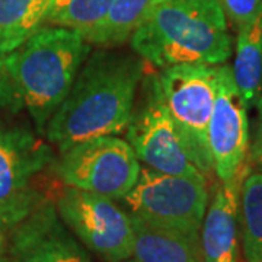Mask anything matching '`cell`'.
Wrapping results in <instances>:
<instances>
[{"instance_id":"obj_1","label":"cell","mask_w":262,"mask_h":262,"mask_svg":"<svg viewBox=\"0 0 262 262\" xmlns=\"http://www.w3.org/2000/svg\"><path fill=\"white\" fill-rule=\"evenodd\" d=\"M144 73V60L139 56L111 48L91 53L48 121V143L60 153L79 141L121 134L130 122Z\"/></svg>"},{"instance_id":"obj_2","label":"cell","mask_w":262,"mask_h":262,"mask_svg":"<svg viewBox=\"0 0 262 262\" xmlns=\"http://www.w3.org/2000/svg\"><path fill=\"white\" fill-rule=\"evenodd\" d=\"M92 46L73 29L46 25L0 56V108L31 115L38 134L63 102Z\"/></svg>"},{"instance_id":"obj_3","label":"cell","mask_w":262,"mask_h":262,"mask_svg":"<svg viewBox=\"0 0 262 262\" xmlns=\"http://www.w3.org/2000/svg\"><path fill=\"white\" fill-rule=\"evenodd\" d=\"M131 48L159 69L225 64L233 39L219 0H162L134 32Z\"/></svg>"},{"instance_id":"obj_4","label":"cell","mask_w":262,"mask_h":262,"mask_svg":"<svg viewBox=\"0 0 262 262\" xmlns=\"http://www.w3.org/2000/svg\"><path fill=\"white\" fill-rule=\"evenodd\" d=\"M125 140L146 168L169 175L204 177L170 117L155 72L144 73L141 79Z\"/></svg>"},{"instance_id":"obj_5","label":"cell","mask_w":262,"mask_h":262,"mask_svg":"<svg viewBox=\"0 0 262 262\" xmlns=\"http://www.w3.org/2000/svg\"><path fill=\"white\" fill-rule=\"evenodd\" d=\"M206 177L169 175L141 168L140 177L121 201L146 223L200 236L208 206Z\"/></svg>"},{"instance_id":"obj_6","label":"cell","mask_w":262,"mask_h":262,"mask_svg":"<svg viewBox=\"0 0 262 262\" xmlns=\"http://www.w3.org/2000/svg\"><path fill=\"white\" fill-rule=\"evenodd\" d=\"M140 160L127 140L101 136L60 151L53 172L66 187L122 200L140 177Z\"/></svg>"},{"instance_id":"obj_7","label":"cell","mask_w":262,"mask_h":262,"mask_svg":"<svg viewBox=\"0 0 262 262\" xmlns=\"http://www.w3.org/2000/svg\"><path fill=\"white\" fill-rule=\"evenodd\" d=\"M159 82L169 113L196 168L214 175L208 150V124L217 94V66L179 64L160 69Z\"/></svg>"},{"instance_id":"obj_8","label":"cell","mask_w":262,"mask_h":262,"mask_svg":"<svg viewBox=\"0 0 262 262\" xmlns=\"http://www.w3.org/2000/svg\"><path fill=\"white\" fill-rule=\"evenodd\" d=\"M54 206L66 227L103 261L121 262L133 256L131 215L115 200L66 187L57 194Z\"/></svg>"},{"instance_id":"obj_9","label":"cell","mask_w":262,"mask_h":262,"mask_svg":"<svg viewBox=\"0 0 262 262\" xmlns=\"http://www.w3.org/2000/svg\"><path fill=\"white\" fill-rule=\"evenodd\" d=\"M207 139L214 175L220 182L232 181L249 166L248 105L227 64L217 66V94Z\"/></svg>"},{"instance_id":"obj_10","label":"cell","mask_w":262,"mask_h":262,"mask_svg":"<svg viewBox=\"0 0 262 262\" xmlns=\"http://www.w3.org/2000/svg\"><path fill=\"white\" fill-rule=\"evenodd\" d=\"M56 159L51 146L32 131L0 124V206L41 191L34 181Z\"/></svg>"},{"instance_id":"obj_11","label":"cell","mask_w":262,"mask_h":262,"mask_svg":"<svg viewBox=\"0 0 262 262\" xmlns=\"http://www.w3.org/2000/svg\"><path fill=\"white\" fill-rule=\"evenodd\" d=\"M13 262H94L57 214L53 200L35 207L16 227Z\"/></svg>"},{"instance_id":"obj_12","label":"cell","mask_w":262,"mask_h":262,"mask_svg":"<svg viewBox=\"0 0 262 262\" xmlns=\"http://www.w3.org/2000/svg\"><path fill=\"white\" fill-rule=\"evenodd\" d=\"M251 166L229 182H217L200 230L203 262H239V200Z\"/></svg>"},{"instance_id":"obj_13","label":"cell","mask_w":262,"mask_h":262,"mask_svg":"<svg viewBox=\"0 0 262 262\" xmlns=\"http://www.w3.org/2000/svg\"><path fill=\"white\" fill-rule=\"evenodd\" d=\"M131 215V214H130ZM133 256L140 262H203L200 236L149 225L131 215Z\"/></svg>"},{"instance_id":"obj_14","label":"cell","mask_w":262,"mask_h":262,"mask_svg":"<svg viewBox=\"0 0 262 262\" xmlns=\"http://www.w3.org/2000/svg\"><path fill=\"white\" fill-rule=\"evenodd\" d=\"M162 0H114L106 16L83 38L99 48H115L130 41Z\"/></svg>"},{"instance_id":"obj_15","label":"cell","mask_w":262,"mask_h":262,"mask_svg":"<svg viewBox=\"0 0 262 262\" xmlns=\"http://www.w3.org/2000/svg\"><path fill=\"white\" fill-rule=\"evenodd\" d=\"M232 70L248 108L255 105L262 89V8L239 28Z\"/></svg>"},{"instance_id":"obj_16","label":"cell","mask_w":262,"mask_h":262,"mask_svg":"<svg viewBox=\"0 0 262 262\" xmlns=\"http://www.w3.org/2000/svg\"><path fill=\"white\" fill-rule=\"evenodd\" d=\"M54 0H0V56L44 27Z\"/></svg>"},{"instance_id":"obj_17","label":"cell","mask_w":262,"mask_h":262,"mask_svg":"<svg viewBox=\"0 0 262 262\" xmlns=\"http://www.w3.org/2000/svg\"><path fill=\"white\" fill-rule=\"evenodd\" d=\"M239 225L246 262L262 261V170L246 175L241 188Z\"/></svg>"},{"instance_id":"obj_18","label":"cell","mask_w":262,"mask_h":262,"mask_svg":"<svg viewBox=\"0 0 262 262\" xmlns=\"http://www.w3.org/2000/svg\"><path fill=\"white\" fill-rule=\"evenodd\" d=\"M114 0H54L46 25L73 29L82 35L96 27L111 8Z\"/></svg>"},{"instance_id":"obj_19","label":"cell","mask_w":262,"mask_h":262,"mask_svg":"<svg viewBox=\"0 0 262 262\" xmlns=\"http://www.w3.org/2000/svg\"><path fill=\"white\" fill-rule=\"evenodd\" d=\"M47 196L42 191L0 206V262L12 261V239L18 225Z\"/></svg>"},{"instance_id":"obj_20","label":"cell","mask_w":262,"mask_h":262,"mask_svg":"<svg viewBox=\"0 0 262 262\" xmlns=\"http://www.w3.org/2000/svg\"><path fill=\"white\" fill-rule=\"evenodd\" d=\"M226 18H229L237 28L244 27L253 19L262 8V0H219Z\"/></svg>"},{"instance_id":"obj_21","label":"cell","mask_w":262,"mask_h":262,"mask_svg":"<svg viewBox=\"0 0 262 262\" xmlns=\"http://www.w3.org/2000/svg\"><path fill=\"white\" fill-rule=\"evenodd\" d=\"M248 163L251 168L262 170V133H256V139L252 143V146H249Z\"/></svg>"},{"instance_id":"obj_22","label":"cell","mask_w":262,"mask_h":262,"mask_svg":"<svg viewBox=\"0 0 262 262\" xmlns=\"http://www.w3.org/2000/svg\"><path fill=\"white\" fill-rule=\"evenodd\" d=\"M258 110H259V120H261V125H259V130L258 133H262V89H261V94H259V98H258Z\"/></svg>"},{"instance_id":"obj_23","label":"cell","mask_w":262,"mask_h":262,"mask_svg":"<svg viewBox=\"0 0 262 262\" xmlns=\"http://www.w3.org/2000/svg\"><path fill=\"white\" fill-rule=\"evenodd\" d=\"M121 262H140V261H139V259H136V258H133V256H131V258H128V259H125V261H121Z\"/></svg>"},{"instance_id":"obj_24","label":"cell","mask_w":262,"mask_h":262,"mask_svg":"<svg viewBox=\"0 0 262 262\" xmlns=\"http://www.w3.org/2000/svg\"><path fill=\"white\" fill-rule=\"evenodd\" d=\"M261 262H262V261H261Z\"/></svg>"}]
</instances>
